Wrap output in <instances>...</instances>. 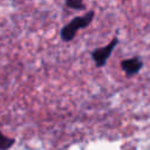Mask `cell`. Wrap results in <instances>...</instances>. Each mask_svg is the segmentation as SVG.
<instances>
[{"mask_svg":"<svg viewBox=\"0 0 150 150\" xmlns=\"http://www.w3.org/2000/svg\"><path fill=\"white\" fill-rule=\"evenodd\" d=\"M94 11H89L87 12V14L82 15V16H76L69 23H67L66 26L62 27L61 32H60V36L64 42H69L75 38V34L77 33L79 29L86 28L89 26V23L93 21L94 19Z\"/></svg>","mask_w":150,"mask_h":150,"instance_id":"cell-1","label":"cell"},{"mask_svg":"<svg viewBox=\"0 0 150 150\" xmlns=\"http://www.w3.org/2000/svg\"><path fill=\"white\" fill-rule=\"evenodd\" d=\"M117 43H118V38L115 36V38L111 39V41L107 46L101 47V48H96V49L90 52L91 59L95 62V66L97 68H101L107 63L108 59L110 57V55H111L112 50L115 49V47L117 46Z\"/></svg>","mask_w":150,"mask_h":150,"instance_id":"cell-2","label":"cell"},{"mask_svg":"<svg viewBox=\"0 0 150 150\" xmlns=\"http://www.w3.org/2000/svg\"><path fill=\"white\" fill-rule=\"evenodd\" d=\"M142 67H143V61L137 56L121 61V68L123 69L127 76L136 75L142 69Z\"/></svg>","mask_w":150,"mask_h":150,"instance_id":"cell-3","label":"cell"},{"mask_svg":"<svg viewBox=\"0 0 150 150\" xmlns=\"http://www.w3.org/2000/svg\"><path fill=\"white\" fill-rule=\"evenodd\" d=\"M14 142V138H9L2 132H0V150H8L9 148H12Z\"/></svg>","mask_w":150,"mask_h":150,"instance_id":"cell-4","label":"cell"},{"mask_svg":"<svg viewBox=\"0 0 150 150\" xmlns=\"http://www.w3.org/2000/svg\"><path fill=\"white\" fill-rule=\"evenodd\" d=\"M67 7L76 11H83L84 9V4L82 0H66Z\"/></svg>","mask_w":150,"mask_h":150,"instance_id":"cell-5","label":"cell"}]
</instances>
